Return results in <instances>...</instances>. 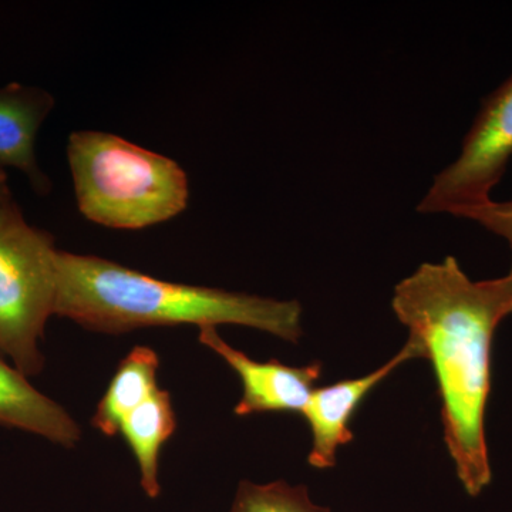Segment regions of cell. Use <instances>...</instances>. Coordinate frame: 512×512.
<instances>
[{
	"mask_svg": "<svg viewBox=\"0 0 512 512\" xmlns=\"http://www.w3.org/2000/svg\"><path fill=\"white\" fill-rule=\"evenodd\" d=\"M392 308L416 359L429 360L441 400L444 443L470 497L493 481L485 410L495 330L512 315V274L473 281L454 256L420 265L396 285Z\"/></svg>",
	"mask_w": 512,
	"mask_h": 512,
	"instance_id": "6da1fadb",
	"label": "cell"
},
{
	"mask_svg": "<svg viewBox=\"0 0 512 512\" xmlns=\"http://www.w3.org/2000/svg\"><path fill=\"white\" fill-rule=\"evenodd\" d=\"M55 315L101 333L158 326L238 325L285 342L302 338V306L251 293L175 284L94 255L56 256Z\"/></svg>",
	"mask_w": 512,
	"mask_h": 512,
	"instance_id": "7a4b0ae2",
	"label": "cell"
},
{
	"mask_svg": "<svg viewBox=\"0 0 512 512\" xmlns=\"http://www.w3.org/2000/svg\"><path fill=\"white\" fill-rule=\"evenodd\" d=\"M77 208L111 229H144L183 214L190 181L173 158L106 131H74L67 141Z\"/></svg>",
	"mask_w": 512,
	"mask_h": 512,
	"instance_id": "3957f363",
	"label": "cell"
},
{
	"mask_svg": "<svg viewBox=\"0 0 512 512\" xmlns=\"http://www.w3.org/2000/svg\"><path fill=\"white\" fill-rule=\"evenodd\" d=\"M55 238L26 221L12 201L0 208V352L25 376L45 369L40 340L55 315Z\"/></svg>",
	"mask_w": 512,
	"mask_h": 512,
	"instance_id": "277c9868",
	"label": "cell"
},
{
	"mask_svg": "<svg viewBox=\"0 0 512 512\" xmlns=\"http://www.w3.org/2000/svg\"><path fill=\"white\" fill-rule=\"evenodd\" d=\"M511 158L512 74L485 97L456 161L434 177L417 211L460 217L464 211L487 204Z\"/></svg>",
	"mask_w": 512,
	"mask_h": 512,
	"instance_id": "5b68a950",
	"label": "cell"
},
{
	"mask_svg": "<svg viewBox=\"0 0 512 512\" xmlns=\"http://www.w3.org/2000/svg\"><path fill=\"white\" fill-rule=\"evenodd\" d=\"M198 339L221 356L241 379L242 397L234 409L239 417L258 413L302 414L316 383L322 379L320 362L301 367L284 365L276 359L258 362L232 348L212 326L201 328Z\"/></svg>",
	"mask_w": 512,
	"mask_h": 512,
	"instance_id": "8992f818",
	"label": "cell"
},
{
	"mask_svg": "<svg viewBox=\"0 0 512 512\" xmlns=\"http://www.w3.org/2000/svg\"><path fill=\"white\" fill-rule=\"evenodd\" d=\"M414 359L416 355L406 343L392 359L369 375L339 380L313 390L301 414L312 433L309 466L318 470L336 466L339 448L355 440L350 424L366 397L392 375L397 367Z\"/></svg>",
	"mask_w": 512,
	"mask_h": 512,
	"instance_id": "52a82bcc",
	"label": "cell"
},
{
	"mask_svg": "<svg viewBox=\"0 0 512 512\" xmlns=\"http://www.w3.org/2000/svg\"><path fill=\"white\" fill-rule=\"evenodd\" d=\"M55 103V97L40 87H0V164L25 174L39 195L49 194L52 183L37 163L36 138Z\"/></svg>",
	"mask_w": 512,
	"mask_h": 512,
	"instance_id": "ba28073f",
	"label": "cell"
},
{
	"mask_svg": "<svg viewBox=\"0 0 512 512\" xmlns=\"http://www.w3.org/2000/svg\"><path fill=\"white\" fill-rule=\"evenodd\" d=\"M0 426L26 431L57 446L72 448L82 429L55 400L39 392L28 376L0 359Z\"/></svg>",
	"mask_w": 512,
	"mask_h": 512,
	"instance_id": "9c48e42d",
	"label": "cell"
},
{
	"mask_svg": "<svg viewBox=\"0 0 512 512\" xmlns=\"http://www.w3.org/2000/svg\"><path fill=\"white\" fill-rule=\"evenodd\" d=\"M177 419L171 394L156 393L128 414L120 427L140 470V483L150 498L160 497V456L163 446L173 436Z\"/></svg>",
	"mask_w": 512,
	"mask_h": 512,
	"instance_id": "30bf717a",
	"label": "cell"
},
{
	"mask_svg": "<svg viewBox=\"0 0 512 512\" xmlns=\"http://www.w3.org/2000/svg\"><path fill=\"white\" fill-rule=\"evenodd\" d=\"M160 357L148 346H136L123 360L101 397L94 413V429L104 436H117L124 419L146 402L158 386Z\"/></svg>",
	"mask_w": 512,
	"mask_h": 512,
	"instance_id": "8fae6325",
	"label": "cell"
},
{
	"mask_svg": "<svg viewBox=\"0 0 512 512\" xmlns=\"http://www.w3.org/2000/svg\"><path fill=\"white\" fill-rule=\"evenodd\" d=\"M229 512H332L328 507L313 503L305 485L286 481L255 484L242 481L238 485Z\"/></svg>",
	"mask_w": 512,
	"mask_h": 512,
	"instance_id": "7c38bea8",
	"label": "cell"
},
{
	"mask_svg": "<svg viewBox=\"0 0 512 512\" xmlns=\"http://www.w3.org/2000/svg\"><path fill=\"white\" fill-rule=\"evenodd\" d=\"M458 218L477 222L487 231L504 238L512 255V200L504 202L491 200L480 207L464 211ZM510 274H512V262Z\"/></svg>",
	"mask_w": 512,
	"mask_h": 512,
	"instance_id": "4fadbf2b",
	"label": "cell"
},
{
	"mask_svg": "<svg viewBox=\"0 0 512 512\" xmlns=\"http://www.w3.org/2000/svg\"><path fill=\"white\" fill-rule=\"evenodd\" d=\"M15 201L9 187V178L6 174V167L0 164V208L5 207L9 202Z\"/></svg>",
	"mask_w": 512,
	"mask_h": 512,
	"instance_id": "5bb4252c",
	"label": "cell"
}]
</instances>
